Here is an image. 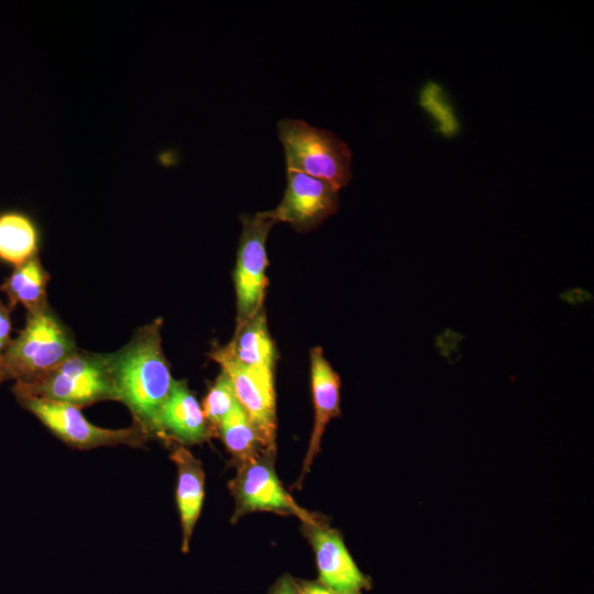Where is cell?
<instances>
[{
	"label": "cell",
	"mask_w": 594,
	"mask_h": 594,
	"mask_svg": "<svg viewBox=\"0 0 594 594\" xmlns=\"http://www.w3.org/2000/svg\"><path fill=\"white\" fill-rule=\"evenodd\" d=\"M78 349L67 328L48 308L28 312L24 328L0 354V384L30 382Z\"/></svg>",
	"instance_id": "cell-3"
},
{
	"label": "cell",
	"mask_w": 594,
	"mask_h": 594,
	"mask_svg": "<svg viewBox=\"0 0 594 594\" xmlns=\"http://www.w3.org/2000/svg\"><path fill=\"white\" fill-rule=\"evenodd\" d=\"M172 461L177 466L176 503L182 526V550L187 552L205 496V473L199 460L183 446L176 447Z\"/></svg>",
	"instance_id": "cell-13"
},
{
	"label": "cell",
	"mask_w": 594,
	"mask_h": 594,
	"mask_svg": "<svg viewBox=\"0 0 594 594\" xmlns=\"http://www.w3.org/2000/svg\"><path fill=\"white\" fill-rule=\"evenodd\" d=\"M238 404L231 378L221 371L210 385L201 406L211 435H218L221 422Z\"/></svg>",
	"instance_id": "cell-18"
},
{
	"label": "cell",
	"mask_w": 594,
	"mask_h": 594,
	"mask_svg": "<svg viewBox=\"0 0 594 594\" xmlns=\"http://www.w3.org/2000/svg\"><path fill=\"white\" fill-rule=\"evenodd\" d=\"M16 398L36 397L82 408L102 400H117L109 354L77 350L65 361L12 388Z\"/></svg>",
	"instance_id": "cell-2"
},
{
	"label": "cell",
	"mask_w": 594,
	"mask_h": 594,
	"mask_svg": "<svg viewBox=\"0 0 594 594\" xmlns=\"http://www.w3.org/2000/svg\"><path fill=\"white\" fill-rule=\"evenodd\" d=\"M209 355L231 378L238 402L271 452L276 430L274 376L240 364L222 346L215 348Z\"/></svg>",
	"instance_id": "cell-8"
},
{
	"label": "cell",
	"mask_w": 594,
	"mask_h": 594,
	"mask_svg": "<svg viewBox=\"0 0 594 594\" xmlns=\"http://www.w3.org/2000/svg\"><path fill=\"white\" fill-rule=\"evenodd\" d=\"M310 378L315 421L299 483L308 473L320 450L321 438L328 422L340 415L341 381L320 346L310 350Z\"/></svg>",
	"instance_id": "cell-11"
},
{
	"label": "cell",
	"mask_w": 594,
	"mask_h": 594,
	"mask_svg": "<svg viewBox=\"0 0 594 594\" xmlns=\"http://www.w3.org/2000/svg\"><path fill=\"white\" fill-rule=\"evenodd\" d=\"M287 170H296L331 184L338 190L352 178V152L334 133L298 119L277 123Z\"/></svg>",
	"instance_id": "cell-4"
},
{
	"label": "cell",
	"mask_w": 594,
	"mask_h": 594,
	"mask_svg": "<svg viewBox=\"0 0 594 594\" xmlns=\"http://www.w3.org/2000/svg\"><path fill=\"white\" fill-rule=\"evenodd\" d=\"M41 233L35 221L19 211L0 213V260L14 266L37 255Z\"/></svg>",
	"instance_id": "cell-16"
},
{
	"label": "cell",
	"mask_w": 594,
	"mask_h": 594,
	"mask_svg": "<svg viewBox=\"0 0 594 594\" xmlns=\"http://www.w3.org/2000/svg\"><path fill=\"white\" fill-rule=\"evenodd\" d=\"M18 400L57 438L76 449L119 444L139 448L150 438L135 422L128 428L107 429L89 422L80 408L69 404L36 397H19Z\"/></svg>",
	"instance_id": "cell-6"
},
{
	"label": "cell",
	"mask_w": 594,
	"mask_h": 594,
	"mask_svg": "<svg viewBox=\"0 0 594 594\" xmlns=\"http://www.w3.org/2000/svg\"><path fill=\"white\" fill-rule=\"evenodd\" d=\"M211 435L202 408L185 381H175L161 411L160 435L163 441L195 444Z\"/></svg>",
	"instance_id": "cell-12"
},
{
	"label": "cell",
	"mask_w": 594,
	"mask_h": 594,
	"mask_svg": "<svg viewBox=\"0 0 594 594\" xmlns=\"http://www.w3.org/2000/svg\"><path fill=\"white\" fill-rule=\"evenodd\" d=\"M301 594H336L323 585L308 583L300 591Z\"/></svg>",
	"instance_id": "cell-20"
},
{
	"label": "cell",
	"mask_w": 594,
	"mask_h": 594,
	"mask_svg": "<svg viewBox=\"0 0 594 594\" xmlns=\"http://www.w3.org/2000/svg\"><path fill=\"white\" fill-rule=\"evenodd\" d=\"M218 435L221 436L227 449L243 462L258 458L262 450L267 451L240 403L223 419Z\"/></svg>",
	"instance_id": "cell-17"
},
{
	"label": "cell",
	"mask_w": 594,
	"mask_h": 594,
	"mask_svg": "<svg viewBox=\"0 0 594 594\" xmlns=\"http://www.w3.org/2000/svg\"><path fill=\"white\" fill-rule=\"evenodd\" d=\"M273 594H301L289 580L282 581Z\"/></svg>",
	"instance_id": "cell-21"
},
{
	"label": "cell",
	"mask_w": 594,
	"mask_h": 594,
	"mask_svg": "<svg viewBox=\"0 0 594 594\" xmlns=\"http://www.w3.org/2000/svg\"><path fill=\"white\" fill-rule=\"evenodd\" d=\"M338 189L326 180L287 170L286 188L278 206L267 210L275 222H287L298 232L317 228L339 209Z\"/></svg>",
	"instance_id": "cell-7"
},
{
	"label": "cell",
	"mask_w": 594,
	"mask_h": 594,
	"mask_svg": "<svg viewBox=\"0 0 594 594\" xmlns=\"http://www.w3.org/2000/svg\"><path fill=\"white\" fill-rule=\"evenodd\" d=\"M10 308L0 301V354L10 343L11 319Z\"/></svg>",
	"instance_id": "cell-19"
},
{
	"label": "cell",
	"mask_w": 594,
	"mask_h": 594,
	"mask_svg": "<svg viewBox=\"0 0 594 594\" xmlns=\"http://www.w3.org/2000/svg\"><path fill=\"white\" fill-rule=\"evenodd\" d=\"M48 280L50 275L36 255L16 265L0 286V290L7 294L10 309L21 304L28 312H36L48 308L46 299Z\"/></svg>",
	"instance_id": "cell-15"
},
{
	"label": "cell",
	"mask_w": 594,
	"mask_h": 594,
	"mask_svg": "<svg viewBox=\"0 0 594 594\" xmlns=\"http://www.w3.org/2000/svg\"><path fill=\"white\" fill-rule=\"evenodd\" d=\"M233 485L241 513H286L297 515L306 525L318 524L312 515L295 503L283 488L273 468L261 457L243 462Z\"/></svg>",
	"instance_id": "cell-9"
},
{
	"label": "cell",
	"mask_w": 594,
	"mask_h": 594,
	"mask_svg": "<svg viewBox=\"0 0 594 594\" xmlns=\"http://www.w3.org/2000/svg\"><path fill=\"white\" fill-rule=\"evenodd\" d=\"M242 231L237 251L234 288L237 298V327L263 310L267 287L268 258L266 241L276 223L266 211L241 217Z\"/></svg>",
	"instance_id": "cell-5"
},
{
	"label": "cell",
	"mask_w": 594,
	"mask_h": 594,
	"mask_svg": "<svg viewBox=\"0 0 594 594\" xmlns=\"http://www.w3.org/2000/svg\"><path fill=\"white\" fill-rule=\"evenodd\" d=\"M162 324L158 318L141 327L128 344L109 354L117 402L129 408L133 422L157 438L161 411L175 383L162 349Z\"/></svg>",
	"instance_id": "cell-1"
},
{
	"label": "cell",
	"mask_w": 594,
	"mask_h": 594,
	"mask_svg": "<svg viewBox=\"0 0 594 594\" xmlns=\"http://www.w3.org/2000/svg\"><path fill=\"white\" fill-rule=\"evenodd\" d=\"M322 585L336 594H358L366 584L341 537L318 524L307 525Z\"/></svg>",
	"instance_id": "cell-10"
},
{
	"label": "cell",
	"mask_w": 594,
	"mask_h": 594,
	"mask_svg": "<svg viewBox=\"0 0 594 594\" xmlns=\"http://www.w3.org/2000/svg\"><path fill=\"white\" fill-rule=\"evenodd\" d=\"M222 348L240 364L273 376L275 346L264 310L235 328L234 338Z\"/></svg>",
	"instance_id": "cell-14"
}]
</instances>
